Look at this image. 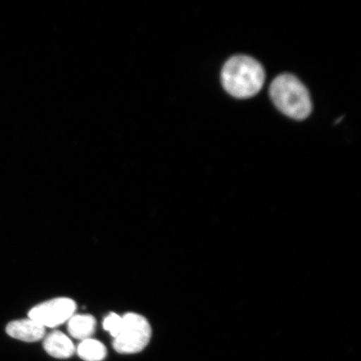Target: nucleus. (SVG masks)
<instances>
[{"instance_id": "obj_2", "label": "nucleus", "mask_w": 361, "mask_h": 361, "mask_svg": "<svg viewBox=\"0 0 361 361\" xmlns=\"http://www.w3.org/2000/svg\"><path fill=\"white\" fill-rule=\"evenodd\" d=\"M269 94L275 106L292 119L305 120L312 111L309 92L295 75L277 76L270 85Z\"/></svg>"}, {"instance_id": "obj_4", "label": "nucleus", "mask_w": 361, "mask_h": 361, "mask_svg": "<svg viewBox=\"0 0 361 361\" xmlns=\"http://www.w3.org/2000/svg\"><path fill=\"white\" fill-rule=\"evenodd\" d=\"M76 310L75 302L69 298H57L34 307L29 318L45 327H56L69 320Z\"/></svg>"}, {"instance_id": "obj_9", "label": "nucleus", "mask_w": 361, "mask_h": 361, "mask_svg": "<svg viewBox=\"0 0 361 361\" xmlns=\"http://www.w3.org/2000/svg\"><path fill=\"white\" fill-rule=\"evenodd\" d=\"M123 326V317L118 314L111 313L104 319L103 327L111 334L113 338L118 336Z\"/></svg>"}, {"instance_id": "obj_5", "label": "nucleus", "mask_w": 361, "mask_h": 361, "mask_svg": "<svg viewBox=\"0 0 361 361\" xmlns=\"http://www.w3.org/2000/svg\"><path fill=\"white\" fill-rule=\"evenodd\" d=\"M8 335L25 342H35L42 340L45 335V328L34 319L16 320L8 324Z\"/></svg>"}, {"instance_id": "obj_8", "label": "nucleus", "mask_w": 361, "mask_h": 361, "mask_svg": "<svg viewBox=\"0 0 361 361\" xmlns=\"http://www.w3.org/2000/svg\"><path fill=\"white\" fill-rule=\"evenodd\" d=\"M78 352L80 357L85 361H102L107 354L106 346L92 338L82 341L78 346Z\"/></svg>"}, {"instance_id": "obj_3", "label": "nucleus", "mask_w": 361, "mask_h": 361, "mask_svg": "<svg viewBox=\"0 0 361 361\" xmlns=\"http://www.w3.org/2000/svg\"><path fill=\"white\" fill-rule=\"evenodd\" d=\"M151 336V326L145 317L134 313L126 314L121 331L113 341V347L120 354L138 353L147 345Z\"/></svg>"}, {"instance_id": "obj_7", "label": "nucleus", "mask_w": 361, "mask_h": 361, "mask_svg": "<svg viewBox=\"0 0 361 361\" xmlns=\"http://www.w3.org/2000/svg\"><path fill=\"white\" fill-rule=\"evenodd\" d=\"M68 331L72 337L85 341L92 338L96 329V319L90 314H75L68 320Z\"/></svg>"}, {"instance_id": "obj_6", "label": "nucleus", "mask_w": 361, "mask_h": 361, "mask_svg": "<svg viewBox=\"0 0 361 361\" xmlns=\"http://www.w3.org/2000/svg\"><path fill=\"white\" fill-rule=\"evenodd\" d=\"M44 348L49 355L57 359L69 358L75 352L71 338L61 331L49 333L44 338Z\"/></svg>"}, {"instance_id": "obj_1", "label": "nucleus", "mask_w": 361, "mask_h": 361, "mask_svg": "<svg viewBox=\"0 0 361 361\" xmlns=\"http://www.w3.org/2000/svg\"><path fill=\"white\" fill-rule=\"evenodd\" d=\"M264 80L263 66L250 56H233L225 63L222 70L224 89L238 99L255 96L263 87Z\"/></svg>"}]
</instances>
